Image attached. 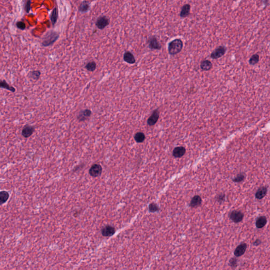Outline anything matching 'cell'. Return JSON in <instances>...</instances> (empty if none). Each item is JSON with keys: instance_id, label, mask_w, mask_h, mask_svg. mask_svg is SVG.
<instances>
[{"instance_id": "obj_1", "label": "cell", "mask_w": 270, "mask_h": 270, "mask_svg": "<svg viewBox=\"0 0 270 270\" xmlns=\"http://www.w3.org/2000/svg\"><path fill=\"white\" fill-rule=\"evenodd\" d=\"M183 48V42L180 39H176L169 42L168 45V51L171 55L179 53Z\"/></svg>"}, {"instance_id": "obj_2", "label": "cell", "mask_w": 270, "mask_h": 270, "mask_svg": "<svg viewBox=\"0 0 270 270\" xmlns=\"http://www.w3.org/2000/svg\"><path fill=\"white\" fill-rule=\"evenodd\" d=\"M59 37V33L54 31H50L44 37L42 45L43 47H49L52 45Z\"/></svg>"}, {"instance_id": "obj_3", "label": "cell", "mask_w": 270, "mask_h": 270, "mask_svg": "<svg viewBox=\"0 0 270 270\" xmlns=\"http://www.w3.org/2000/svg\"><path fill=\"white\" fill-rule=\"evenodd\" d=\"M244 214L241 211L237 210L232 211L228 214L230 219L235 223H238L242 222L244 219Z\"/></svg>"}, {"instance_id": "obj_4", "label": "cell", "mask_w": 270, "mask_h": 270, "mask_svg": "<svg viewBox=\"0 0 270 270\" xmlns=\"http://www.w3.org/2000/svg\"><path fill=\"white\" fill-rule=\"evenodd\" d=\"M149 48L152 50H161V45L155 36H151L148 39Z\"/></svg>"}, {"instance_id": "obj_5", "label": "cell", "mask_w": 270, "mask_h": 270, "mask_svg": "<svg viewBox=\"0 0 270 270\" xmlns=\"http://www.w3.org/2000/svg\"><path fill=\"white\" fill-rule=\"evenodd\" d=\"M109 20L106 16H100L97 19L96 26L100 30H103L109 25Z\"/></svg>"}, {"instance_id": "obj_6", "label": "cell", "mask_w": 270, "mask_h": 270, "mask_svg": "<svg viewBox=\"0 0 270 270\" xmlns=\"http://www.w3.org/2000/svg\"><path fill=\"white\" fill-rule=\"evenodd\" d=\"M226 51V48L224 46H219L213 52L211 55V58L213 59H217L221 58L225 55Z\"/></svg>"}, {"instance_id": "obj_7", "label": "cell", "mask_w": 270, "mask_h": 270, "mask_svg": "<svg viewBox=\"0 0 270 270\" xmlns=\"http://www.w3.org/2000/svg\"><path fill=\"white\" fill-rule=\"evenodd\" d=\"M103 168L99 164H95L91 167L89 173L91 176L94 177H98L102 173Z\"/></svg>"}, {"instance_id": "obj_8", "label": "cell", "mask_w": 270, "mask_h": 270, "mask_svg": "<svg viewBox=\"0 0 270 270\" xmlns=\"http://www.w3.org/2000/svg\"><path fill=\"white\" fill-rule=\"evenodd\" d=\"M91 114L92 112L90 109H86L81 110L78 115L77 119L80 122L86 121L90 118V116H91Z\"/></svg>"}, {"instance_id": "obj_9", "label": "cell", "mask_w": 270, "mask_h": 270, "mask_svg": "<svg viewBox=\"0 0 270 270\" xmlns=\"http://www.w3.org/2000/svg\"><path fill=\"white\" fill-rule=\"evenodd\" d=\"M159 118V112L158 110L156 109L153 111L151 116L147 120V124L149 126H154L157 122Z\"/></svg>"}, {"instance_id": "obj_10", "label": "cell", "mask_w": 270, "mask_h": 270, "mask_svg": "<svg viewBox=\"0 0 270 270\" xmlns=\"http://www.w3.org/2000/svg\"><path fill=\"white\" fill-rule=\"evenodd\" d=\"M247 249V244L245 243H242L235 248L234 254L235 256L239 257L244 254Z\"/></svg>"}, {"instance_id": "obj_11", "label": "cell", "mask_w": 270, "mask_h": 270, "mask_svg": "<svg viewBox=\"0 0 270 270\" xmlns=\"http://www.w3.org/2000/svg\"><path fill=\"white\" fill-rule=\"evenodd\" d=\"M101 234L103 236L105 237H110L113 236L116 232V229L110 225H107L104 226L101 230Z\"/></svg>"}, {"instance_id": "obj_12", "label": "cell", "mask_w": 270, "mask_h": 270, "mask_svg": "<svg viewBox=\"0 0 270 270\" xmlns=\"http://www.w3.org/2000/svg\"><path fill=\"white\" fill-rule=\"evenodd\" d=\"M34 132V128L33 126L26 125L23 128L21 133L23 137L26 138H28L33 134Z\"/></svg>"}, {"instance_id": "obj_13", "label": "cell", "mask_w": 270, "mask_h": 270, "mask_svg": "<svg viewBox=\"0 0 270 270\" xmlns=\"http://www.w3.org/2000/svg\"><path fill=\"white\" fill-rule=\"evenodd\" d=\"M186 153V149L183 146H178L174 148L173 155L174 157L180 158L183 157Z\"/></svg>"}, {"instance_id": "obj_14", "label": "cell", "mask_w": 270, "mask_h": 270, "mask_svg": "<svg viewBox=\"0 0 270 270\" xmlns=\"http://www.w3.org/2000/svg\"><path fill=\"white\" fill-rule=\"evenodd\" d=\"M267 187L266 186H262L257 190L255 193V198L257 199H263L267 195Z\"/></svg>"}, {"instance_id": "obj_15", "label": "cell", "mask_w": 270, "mask_h": 270, "mask_svg": "<svg viewBox=\"0 0 270 270\" xmlns=\"http://www.w3.org/2000/svg\"><path fill=\"white\" fill-rule=\"evenodd\" d=\"M202 199L201 197L199 195H195L191 199L190 203V206L192 208L197 207L202 204Z\"/></svg>"}, {"instance_id": "obj_16", "label": "cell", "mask_w": 270, "mask_h": 270, "mask_svg": "<svg viewBox=\"0 0 270 270\" xmlns=\"http://www.w3.org/2000/svg\"><path fill=\"white\" fill-rule=\"evenodd\" d=\"M124 60L129 64H134L136 62V59L134 55L129 51H126L124 53Z\"/></svg>"}, {"instance_id": "obj_17", "label": "cell", "mask_w": 270, "mask_h": 270, "mask_svg": "<svg viewBox=\"0 0 270 270\" xmlns=\"http://www.w3.org/2000/svg\"><path fill=\"white\" fill-rule=\"evenodd\" d=\"M267 222V218L265 216H260L256 219V221L255 222L256 227L257 228H259V229L263 228L266 225Z\"/></svg>"}, {"instance_id": "obj_18", "label": "cell", "mask_w": 270, "mask_h": 270, "mask_svg": "<svg viewBox=\"0 0 270 270\" xmlns=\"http://www.w3.org/2000/svg\"><path fill=\"white\" fill-rule=\"evenodd\" d=\"M190 7H191L189 4H186L183 6L180 14V16L181 18H185L190 15Z\"/></svg>"}, {"instance_id": "obj_19", "label": "cell", "mask_w": 270, "mask_h": 270, "mask_svg": "<svg viewBox=\"0 0 270 270\" xmlns=\"http://www.w3.org/2000/svg\"><path fill=\"white\" fill-rule=\"evenodd\" d=\"M200 67L202 70L209 71L213 67L212 63L208 60H203L201 62Z\"/></svg>"}, {"instance_id": "obj_20", "label": "cell", "mask_w": 270, "mask_h": 270, "mask_svg": "<svg viewBox=\"0 0 270 270\" xmlns=\"http://www.w3.org/2000/svg\"><path fill=\"white\" fill-rule=\"evenodd\" d=\"M90 9V3L88 1H84L81 3L79 7V11L81 13H85Z\"/></svg>"}, {"instance_id": "obj_21", "label": "cell", "mask_w": 270, "mask_h": 270, "mask_svg": "<svg viewBox=\"0 0 270 270\" xmlns=\"http://www.w3.org/2000/svg\"><path fill=\"white\" fill-rule=\"evenodd\" d=\"M58 18V10L57 7H55L52 11L51 14L50 16V20L51 21L52 26H54L57 23Z\"/></svg>"}, {"instance_id": "obj_22", "label": "cell", "mask_w": 270, "mask_h": 270, "mask_svg": "<svg viewBox=\"0 0 270 270\" xmlns=\"http://www.w3.org/2000/svg\"><path fill=\"white\" fill-rule=\"evenodd\" d=\"M0 86H1V88H3V89H5L9 90V91L12 92H15L16 91V89H15L13 86H11L9 85V84L7 83V81L5 80H4L1 81Z\"/></svg>"}, {"instance_id": "obj_23", "label": "cell", "mask_w": 270, "mask_h": 270, "mask_svg": "<svg viewBox=\"0 0 270 270\" xmlns=\"http://www.w3.org/2000/svg\"><path fill=\"white\" fill-rule=\"evenodd\" d=\"M134 139L135 141L138 143H142L144 142L146 139V136L145 134L142 132H137L134 136Z\"/></svg>"}, {"instance_id": "obj_24", "label": "cell", "mask_w": 270, "mask_h": 270, "mask_svg": "<svg viewBox=\"0 0 270 270\" xmlns=\"http://www.w3.org/2000/svg\"><path fill=\"white\" fill-rule=\"evenodd\" d=\"M41 76V72L39 70L30 71L28 74V77L34 80H38Z\"/></svg>"}, {"instance_id": "obj_25", "label": "cell", "mask_w": 270, "mask_h": 270, "mask_svg": "<svg viewBox=\"0 0 270 270\" xmlns=\"http://www.w3.org/2000/svg\"><path fill=\"white\" fill-rule=\"evenodd\" d=\"M9 197V194L6 191H2L0 193V203L3 204L7 202Z\"/></svg>"}, {"instance_id": "obj_26", "label": "cell", "mask_w": 270, "mask_h": 270, "mask_svg": "<svg viewBox=\"0 0 270 270\" xmlns=\"http://www.w3.org/2000/svg\"><path fill=\"white\" fill-rule=\"evenodd\" d=\"M96 63L93 61L88 62L86 65V67H85L87 70L90 71V72H93V71H95L96 69Z\"/></svg>"}, {"instance_id": "obj_27", "label": "cell", "mask_w": 270, "mask_h": 270, "mask_svg": "<svg viewBox=\"0 0 270 270\" xmlns=\"http://www.w3.org/2000/svg\"><path fill=\"white\" fill-rule=\"evenodd\" d=\"M245 178V174L243 173H240L238 174L236 177H234V178H233L232 180L234 183H241V182L244 180Z\"/></svg>"}, {"instance_id": "obj_28", "label": "cell", "mask_w": 270, "mask_h": 270, "mask_svg": "<svg viewBox=\"0 0 270 270\" xmlns=\"http://www.w3.org/2000/svg\"><path fill=\"white\" fill-rule=\"evenodd\" d=\"M259 59H260V57L259 55L257 54L253 55L249 60V63L251 65H255L258 63V62L259 61Z\"/></svg>"}, {"instance_id": "obj_29", "label": "cell", "mask_w": 270, "mask_h": 270, "mask_svg": "<svg viewBox=\"0 0 270 270\" xmlns=\"http://www.w3.org/2000/svg\"><path fill=\"white\" fill-rule=\"evenodd\" d=\"M238 259L236 257H232L229 261L228 265L232 268H235L238 266Z\"/></svg>"}, {"instance_id": "obj_30", "label": "cell", "mask_w": 270, "mask_h": 270, "mask_svg": "<svg viewBox=\"0 0 270 270\" xmlns=\"http://www.w3.org/2000/svg\"><path fill=\"white\" fill-rule=\"evenodd\" d=\"M149 210L151 213L156 212L159 210V208L155 203H151L149 205Z\"/></svg>"}, {"instance_id": "obj_31", "label": "cell", "mask_w": 270, "mask_h": 270, "mask_svg": "<svg viewBox=\"0 0 270 270\" xmlns=\"http://www.w3.org/2000/svg\"><path fill=\"white\" fill-rule=\"evenodd\" d=\"M225 199V195L224 193H221L217 195L216 197V200L217 202L221 204L223 202H224Z\"/></svg>"}, {"instance_id": "obj_32", "label": "cell", "mask_w": 270, "mask_h": 270, "mask_svg": "<svg viewBox=\"0 0 270 270\" xmlns=\"http://www.w3.org/2000/svg\"><path fill=\"white\" fill-rule=\"evenodd\" d=\"M31 4V0H27L26 1L25 6H24V10L26 11V13H29L30 11Z\"/></svg>"}, {"instance_id": "obj_33", "label": "cell", "mask_w": 270, "mask_h": 270, "mask_svg": "<svg viewBox=\"0 0 270 270\" xmlns=\"http://www.w3.org/2000/svg\"><path fill=\"white\" fill-rule=\"evenodd\" d=\"M16 26L18 29L22 30H24V29H26V28L25 23L22 21H19V22H18L16 23Z\"/></svg>"}, {"instance_id": "obj_34", "label": "cell", "mask_w": 270, "mask_h": 270, "mask_svg": "<svg viewBox=\"0 0 270 270\" xmlns=\"http://www.w3.org/2000/svg\"><path fill=\"white\" fill-rule=\"evenodd\" d=\"M261 243H262V241H261V240H260V239H256V240L253 243V245L254 246H257L260 245Z\"/></svg>"}]
</instances>
